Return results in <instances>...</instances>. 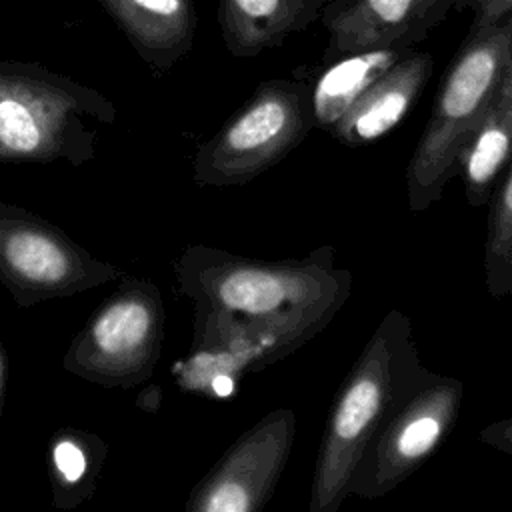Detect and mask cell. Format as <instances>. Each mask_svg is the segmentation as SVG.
I'll list each match as a JSON object with an SVG mask.
<instances>
[{
	"label": "cell",
	"mask_w": 512,
	"mask_h": 512,
	"mask_svg": "<svg viewBox=\"0 0 512 512\" xmlns=\"http://www.w3.org/2000/svg\"><path fill=\"white\" fill-rule=\"evenodd\" d=\"M184 296L194 302V340L180 388L232 392L238 376L264 370L318 336L352 294V272L334 248L304 258L260 260L190 244L174 262Z\"/></svg>",
	"instance_id": "obj_1"
},
{
	"label": "cell",
	"mask_w": 512,
	"mask_h": 512,
	"mask_svg": "<svg viewBox=\"0 0 512 512\" xmlns=\"http://www.w3.org/2000/svg\"><path fill=\"white\" fill-rule=\"evenodd\" d=\"M430 374L420 360L412 320L390 308L334 396L314 464L310 512L340 510L370 440Z\"/></svg>",
	"instance_id": "obj_2"
},
{
	"label": "cell",
	"mask_w": 512,
	"mask_h": 512,
	"mask_svg": "<svg viewBox=\"0 0 512 512\" xmlns=\"http://www.w3.org/2000/svg\"><path fill=\"white\" fill-rule=\"evenodd\" d=\"M100 90L38 62L0 60V162L82 166L96 156L100 126L116 122Z\"/></svg>",
	"instance_id": "obj_3"
},
{
	"label": "cell",
	"mask_w": 512,
	"mask_h": 512,
	"mask_svg": "<svg viewBox=\"0 0 512 512\" xmlns=\"http://www.w3.org/2000/svg\"><path fill=\"white\" fill-rule=\"evenodd\" d=\"M512 60V14L488 26H470L434 100L424 132L406 168L412 212L432 208L456 176L458 156L492 108Z\"/></svg>",
	"instance_id": "obj_4"
},
{
	"label": "cell",
	"mask_w": 512,
	"mask_h": 512,
	"mask_svg": "<svg viewBox=\"0 0 512 512\" xmlns=\"http://www.w3.org/2000/svg\"><path fill=\"white\" fill-rule=\"evenodd\" d=\"M314 128L310 82L272 78L202 142L194 154V182L240 186L276 166Z\"/></svg>",
	"instance_id": "obj_5"
},
{
	"label": "cell",
	"mask_w": 512,
	"mask_h": 512,
	"mask_svg": "<svg viewBox=\"0 0 512 512\" xmlns=\"http://www.w3.org/2000/svg\"><path fill=\"white\" fill-rule=\"evenodd\" d=\"M166 310L158 286L120 276L64 352L62 366L104 388H134L152 378L162 354Z\"/></svg>",
	"instance_id": "obj_6"
},
{
	"label": "cell",
	"mask_w": 512,
	"mask_h": 512,
	"mask_svg": "<svg viewBox=\"0 0 512 512\" xmlns=\"http://www.w3.org/2000/svg\"><path fill=\"white\" fill-rule=\"evenodd\" d=\"M120 276V268L90 254L54 222L0 202V282L16 306L68 298Z\"/></svg>",
	"instance_id": "obj_7"
},
{
	"label": "cell",
	"mask_w": 512,
	"mask_h": 512,
	"mask_svg": "<svg viewBox=\"0 0 512 512\" xmlns=\"http://www.w3.org/2000/svg\"><path fill=\"white\" fill-rule=\"evenodd\" d=\"M464 402V382L432 372L382 424L364 450L348 496L376 500L408 480L442 446Z\"/></svg>",
	"instance_id": "obj_8"
},
{
	"label": "cell",
	"mask_w": 512,
	"mask_h": 512,
	"mask_svg": "<svg viewBox=\"0 0 512 512\" xmlns=\"http://www.w3.org/2000/svg\"><path fill=\"white\" fill-rule=\"evenodd\" d=\"M296 438V414L276 408L242 432L194 484L186 512H256L272 498Z\"/></svg>",
	"instance_id": "obj_9"
},
{
	"label": "cell",
	"mask_w": 512,
	"mask_h": 512,
	"mask_svg": "<svg viewBox=\"0 0 512 512\" xmlns=\"http://www.w3.org/2000/svg\"><path fill=\"white\" fill-rule=\"evenodd\" d=\"M460 0H332L322 12L328 32L324 62L374 50L416 48Z\"/></svg>",
	"instance_id": "obj_10"
},
{
	"label": "cell",
	"mask_w": 512,
	"mask_h": 512,
	"mask_svg": "<svg viewBox=\"0 0 512 512\" xmlns=\"http://www.w3.org/2000/svg\"><path fill=\"white\" fill-rule=\"evenodd\" d=\"M432 68V54L414 48L346 110L330 134L350 148L368 146L384 138L410 112L424 90Z\"/></svg>",
	"instance_id": "obj_11"
},
{
	"label": "cell",
	"mask_w": 512,
	"mask_h": 512,
	"mask_svg": "<svg viewBox=\"0 0 512 512\" xmlns=\"http://www.w3.org/2000/svg\"><path fill=\"white\" fill-rule=\"evenodd\" d=\"M136 54L156 72L172 70L194 44L192 0H98Z\"/></svg>",
	"instance_id": "obj_12"
},
{
	"label": "cell",
	"mask_w": 512,
	"mask_h": 512,
	"mask_svg": "<svg viewBox=\"0 0 512 512\" xmlns=\"http://www.w3.org/2000/svg\"><path fill=\"white\" fill-rule=\"evenodd\" d=\"M332 0H218L216 18L226 50L254 58L284 44L322 18Z\"/></svg>",
	"instance_id": "obj_13"
},
{
	"label": "cell",
	"mask_w": 512,
	"mask_h": 512,
	"mask_svg": "<svg viewBox=\"0 0 512 512\" xmlns=\"http://www.w3.org/2000/svg\"><path fill=\"white\" fill-rule=\"evenodd\" d=\"M414 48H374L324 62L310 82L314 126L330 132L346 110L400 58Z\"/></svg>",
	"instance_id": "obj_14"
},
{
	"label": "cell",
	"mask_w": 512,
	"mask_h": 512,
	"mask_svg": "<svg viewBox=\"0 0 512 512\" xmlns=\"http://www.w3.org/2000/svg\"><path fill=\"white\" fill-rule=\"evenodd\" d=\"M108 446L92 430L62 426L48 442V478L52 506L72 510L86 502L104 470Z\"/></svg>",
	"instance_id": "obj_15"
},
{
	"label": "cell",
	"mask_w": 512,
	"mask_h": 512,
	"mask_svg": "<svg viewBox=\"0 0 512 512\" xmlns=\"http://www.w3.org/2000/svg\"><path fill=\"white\" fill-rule=\"evenodd\" d=\"M484 282L492 298L512 294V162L488 202Z\"/></svg>",
	"instance_id": "obj_16"
},
{
	"label": "cell",
	"mask_w": 512,
	"mask_h": 512,
	"mask_svg": "<svg viewBox=\"0 0 512 512\" xmlns=\"http://www.w3.org/2000/svg\"><path fill=\"white\" fill-rule=\"evenodd\" d=\"M462 10L472 12L470 26H488L512 14V0H460L458 12Z\"/></svg>",
	"instance_id": "obj_17"
},
{
	"label": "cell",
	"mask_w": 512,
	"mask_h": 512,
	"mask_svg": "<svg viewBox=\"0 0 512 512\" xmlns=\"http://www.w3.org/2000/svg\"><path fill=\"white\" fill-rule=\"evenodd\" d=\"M480 442L492 450L512 456V414L490 422L478 434Z\"/></svg>",
	"instance_id": "obj_18"
},
{
	"label": "cell",
	"mask_w": 512,
	"mask_h": 512,
	"mask_svg": "<svg viewBox=\"0 0 512 512\" xmlns=\"http://www.w3.org/2000/svg\"><path fill=\"white\" fill-rule=\"evenodd\" d=\"M494 106L500 108L502 112H506L512 118V60H510V64L506 68L504 78H502V84H500V90L496 94Z\"/></svg>",
	"instance_id": "obj_19"
},
{
	"label": "cell",
	"mask_w": 512,
	"mask_h": 512,
	"mask_svg": "<svg viewBox=\"0 0 512 512\" xmlns=\"http://www.w3.org/2000/svg\"><path fill=\"white\" fill-rule=\"evenodd\" d=\"M6 378H8V356L0 342V420H2V406H4V390H6Z\"/></svg>",
	"instance_id": "obj_20"
}]
</instances>
